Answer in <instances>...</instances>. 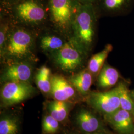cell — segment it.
Masks as SVG:
<instances>
[{"label": "cell", "instance_id": "ffe728a7", "mask_svg": "<svg viewBox=\"0 0 134 134\" xmlns=\"http://www.w3.org/2000/svg\"><path fill=\"white\" fill-rule=\"evenodd\" d=\"M51 71L46 66L40 67L35 74V82L39 90L45 94H50L51 88Z\"/></svg>", "mask_w": 134, "mask_h": 134}, {"label": "cell", "instance_id": "8992f818", "mask_svg": "<svg viewBox=\"0 0 134 134\" xmlns=\"http://www.w3.org/2000/svg\"><path fill=\"white\" fill-rule=\"evenodd\" d=\"M37 92L31 83L8 82L3 83L1 89V106L9 107L33 97Z\"/></svg>", "mask_w": 134, "mask_h": 134}, {"label": "cell", "instance_id": "7c38bea8", "mask_svg": "<svg viewBox=\"0 0 134 134\" xmlns=\"http://www.w3.org/2000/svg\"><path fill=\"white\" fill-rule=\"evenodd\" d=\"M75 121L80 129L88 134L101 131L103 128L100 121L96 115L84 108L77 111Z\"/></svg>", "mask_w": 134, "mask_h": 134}, {"label": "cell", "instance_id": "484cf974", "mask_svg": "<svg viewBox=\"0 0 134 134\" xmlns=\"http://www.w3.org/2000/svg\"></svg>", "mask_w": 134, "mask_h": 134}, {"label": "cell", "instance_id": "6da1fadb", "mask_svg": "<svg viewBox=\"0 0 134 134\" xmlns=\"http://www.w3.org/2000/svg\"><path fill=\"white\" fill-rule=\"evenodd\" d=\"M36 35L32 29L20 25H11L5 47L1 54V62L8 65L35 61Z\"/></svg>", "mask_w": 134, "mask_h": 134}, {"label": "cell", "instance_id": "277c9868", "mask_svg": "<svg viewBox=\"0 0 134 134\" xmlns=\"http://www.w3.org/2000/svg\"><path fill=\"white\" fill-rule=\"evenodd\" d=\"M49 23L53 31L71 38L72 26L81 5L77 0H47Z\"/></svg>", "mask_w": 134, "mask_h": 134}, {"label": "cell", "instance_id": "8fae6325", "mask_svg": "<svg viewBox=\"0 0 134 134\" xmlns=\"http://www.w3.org/2000/svg\"><path fill=\"white\" fill-rule=\"evenodd\" d=\"M104 117L119 134H132L134 132V117L128 111L120 108L115 113Z\"/></svg>", "mask_w": 134, "mask_h": 134}, {"label": "cell", "instance_id": "7a4b0ae2", "mask_svg": "<svg viewBox=\"0 0 134 134\" xmlns=\"http://www.w3.org/2000/svg\"><path fill=\"white\" fill-rule=\"evenodd\" d=\"M1 12L8 15L13 23L34 30L49 22L47 0H19Z\"/></svg>", "mask_w": 134, "mask_h": 134}, {"label": "cell", "instance_id": "ac0fdd59", "mask_svg": "<svg viewBox=\"0 0 134 134\" xmlns=\"http://www.w3.org/2000/svg\"><path fill=\"white\" fill-rule=\"evenodd\" d=\"M19 118L12 114H2L0 119V134H20Z\"/></svg>", "mask_w": 134, "mask_h": 134}, {"label": "cell", "instance_id": "ba28073f", "mask_svg": "<svg viewBox=\"0 0 134 134\" xmlns=\"http://www.w3.org/2000/svg\"><path fill=\"white\" fill-rule=\"evenodd\" d=\"M34 63L20 62L6 65L1 75V82H25L30 83L34 71Z\"/></svg>", "mask_w": 134, "mask_h": 134}, {"label": "cell", "instance_id": "3957f363", "mask_svg": "<svg viewBox=\"0 0 134 134\" xmlns=\"http://www.w3.org/2000/svg\"><path fill=\"white\" fill-rule=\"evenodd\" d=\"M98 17L94 5L81 4L72 24L71 38L88 55L96 44Z\"/></svg>", "mask_w": 134, "mask_h": 134}, {"label": "cell", "instance_id": "9a60e30c", "mask_svg": "<svg viewBox=\"0 0 134 134\" xmlns=\"http://www.w3.org/2000/svg\"><path fill=\"white\" fill-rule=\"evenodd\" d=\"M120 77L117 69L105 63L97 77V86L101 89H109L119 82Z\"/></svg>", "mask_w": 134, "mask_h": 134}, {"label": "cell", "instance_id": "2e32d148", "mask_svg": "<svg viewBox=\"0 0 134 134\" xmlns=\"http://www.w3.org/2000/svg\"><path fill=\"white\" fill-rule=\"evenodd\" d=\"M112 50L113 46L110 44H107L101 51L93 55L88 60L86 68L92 74L93 77H97L102 67L105 64L107 58Z\"/></svg>", "mask_w": 134, "mask_h": 134}, {"label": "cell", "instance_id": "4fadbf2b", "mask_svg": "<svg viewBox=\"0 0 134 134\" xmlns=\"http://www.w3.org/2000/svg\"><path fill=\"white\" fill-rule=\"evenodd\" d=\"M69 39L53 31V33H45L40 36L39 46L44 53L50 56L63 47Z\"/></svg>", "mask_w": 134, "mask_h": 134}, {"label": "cell", "instance_id": "30bf717a", "mask_svg": "<svg viewBox=\"0 0 134 134\" xmlns=\"http://www.w3.org/2000/svg\"><path fill=\"white\" fill-rule=\"evenodd\" d=\"M76 91L68 80L62 75H52L50 94L54 100L69 102L76 96Z\"/></svg>", "mask_w": 134, "mask_h": 134}, {"label": "cell", "instance_id": "d6986e66", "mask_svg": "<svg viewBox=\"0 0 134 134\" xmlns=\"http://www.w3.org/2000/svg\"><path fill=\"white\" fill-rule=\"evenodd\" d=\"M117 87L118 90L121 108L129 112L134 118V100L130 93L126 81H119Z\"/></svg>", "mask_w": 134, "mask_h": 134}, {"label": "cell", "instance_id": "603a6c76", "mask_svg": "<svg viewBox=\"0 0 134 134\" xmlns=\"http://www.w3.org/2000/svg\"><path fill=\"white\" fill-rule=\"evenodd\" d=\"M81 4H92L95 5L98 0H77Z\"/></svg>", "mask_w": 134, "mask_h": 134}, {"label": "cell", "instance_id": "cb8c5ba5", "mask_svg": "<svg viewBox=\"0 0 134 134\" xmlns=\"http://www.w3.org/2000/svg\"><path fill=\"white\" fill-rule=\"evenodd\" d=\"M88 134H106L105 133L103 132V131H98V132H94V133H90Z\"/></svg>", "mask_w": 134, "mask_h": 134}, {"label": "cell", "instance_id": "44dd1931", "mask_svg": "<svg viewBox=\"0 0 134 134\" xmlns=\"http://www.w3.org/2000/svg\"><path fill=\"white\" fill-rule=\"evenodd\" d=\"M48 114L45 115L42 120V127L43 132L46 134H55L59 129V122Z\"/></svg>", "mask_w": 134, "mask_h": 134}, {"label": "cell", "instance_id": "5bb4252c", "mask_svg": "<svg viewBox=\"0 0 134 134\" xmlns=\"http://www.w3.org/2000/svg\"><path fill=\"white\" fill-rule=\"evenodd\" d=\"M93 77L92 74L86 68L74 73L69 77L68 80L80 94L86 97L91 92Z\"/></svg>", "mask_w": 134, "mask_h": 134}, {"label": "cell", "instance_id": "52a82bcc", "mask_svg": "<svg viewBox=\"0 0 134 134\" xmlns=\"http://www.w3.org/2000/svg\"><path fill=\"white\" fill-rule=\"evenodd\" d=\"M86 97L88 105L104 116L112 114L121 108L117 86L107 91H91Z\"/></svg>", "mask_w": 134, "mask_h": 134}, {"label": "cell", "instance_id": "5b68a950", "mask_svg": "<svg viewBox=\"0 0 134 134\" xmlns=\"http://www.w3.org/2000/svg\"><path fill=\"white\" fill-rule=\"evenodd\" d=\"M89 55L73 39L70 38L63 47L49 57L61 71L74 74L83 69Z\"/></svg>", "mask_w": 134, "mask_h": 134}, {"label": "cell", "instance_id": "9c48e42d", "mask_svg": "<svg viewBox=\"0 0 134 134\" xmlns=\"http://www.w3.org/2000/svg\"><path fill=\"white\" fill-rule=\"evenodd\" d=\"M134 2V0H98L94 5L99 16H118L128 13Z\"/></svg>", "mask_w": 134, "mask_h": 134}, {"label": "cell", "instance_id": "7402d4cb", "mask_svg": "<svg viewBox=\"0 0 134 134\" xmlns=\"http://www.w3.org/2000/svg\"><path fill=\"white\" fill-rule=\"evenodd\" d=\"M19 0H1V7H6L12 5Z\"/></svg>", "mask_w": 134, "mask_h": 134}, {"label": "cell", "instance_id": "d4e9b609", "mask_svg": "<svg viewBox=\"0 0 134 134\" xmlns=\"http://www.w3.org/2000/svg\"><path fill=\"white\" fill-rule=\"evenodd\" d=\"M130 93L134 100V89L132 91H130Z\"/></svg>", "mask_w": 134, "mask_h": 134}, {"label": "cell", "instance_id": "e0dca14e", "mask_svg": "<svg viewBox=\"0 0 134 134\" xmlns=\"http://www.w3.org/2000/svg\"><path fill=\"white\" fill-rule=\"evenodd\" d=\"M71 106V103L69 101L54 100L47 102L46 110L49 115L61 122L68 118Z\"/></svg>", "mask_w": 134, "mask_h": 134}]
</instances>
